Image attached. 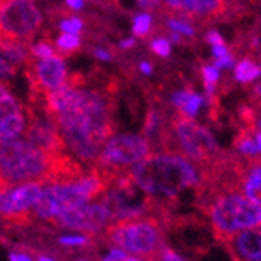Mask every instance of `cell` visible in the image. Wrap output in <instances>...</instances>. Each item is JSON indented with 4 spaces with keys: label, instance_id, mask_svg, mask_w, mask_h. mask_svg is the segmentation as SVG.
Here are the masks:
<instances>
[{
    "label": "cell",
    "instance_id": "1",
    "mask_svg": "<svg viewBox=\"0 0 261 261\" xmlns=\"http://www.w3.org/2000/svg\"><path fill=\"white\" fill-rule=\"evenodd\" d=\"M44 113L57 125L67 152L79 163L96 164L113 136V107L105 92L86 88L75 77L58 91L38 94Z\"/></svg>",
    "mask_w": 261,
    "mask_h": 261
},
{
    "label": "cell",
    "instance_id": "2",
    "mask_svg": "<svg viewBox=\"0 0 261 261\" xmlns=\"http://www.w3.org/2000/svg\"><path fill=\"white\" fill-rule=\"evenodd\" d=\"M197 166L178 153H153L128 171L135 186L153 199H171L199 183Z\"/></svg>",
    "mask_w": 261,
    "mask_h": 261
},
{
    "label": "cell",
    "instance_id": "3",
    "mask_svg": "<svg viewBox=\"0 0 261 261\" xmlns=\"http://www.w3.org/2000/svg\"><path fill=\"white\" fill-rule=\"evenodd\" d=\"M108 186V178L97 169H92V172L85 174L74 181L47 183L33 208V216L52 222L63 213L100 197Z\"/></svg>",
    "mask_w": 261,
    "mask_h": 261
},
{
    "label": "cell",
    "instance_id": "4",
    "mask_svg": "<svg viewBox=\"0 0 261 261\" xmlns=\"http://www.w3.org/2000/svg\"><path fill=\"white\" fill-rule=\"evenodd\" d=\"M210 218L219 236L261 225V206L243 196L238 189L222 185L210 203Z\"/></svg>",
    "mask_w": 261,
    "mask_h": 261
},
{
    "label": "cell",
    "instance_id": "5",
    "mask_svg": "<svg viewBox=\"0 0 261 261\" xmlns=\"http://www.w3.org/2000/svg\"><path fill=\"white\" fill-rule=\"evenodd\" d=\"M105 238L116 249L144 261H153L163 249V230L150 218L116 221L105 228Z\"/></svg>",
    "mask_w": 261,
    "mask_h": 261
},
{
    "label": "cell",
    "instance_id": "6",
    "mask_svg": "<svg viewBox=\"0 0 261 261\" xmlns=\"http://www.w3.org/2000/svg\"><path fill=\"white\" fill-rule=\"evenodd\" d=\"M150 142L146 136L125 133L111 136L102 147L94 169L100 171L110 183L117 175L125 174L127 168H133L150 155Z\"/></svg>",
    "mask_w": 261,
    "mask_h": 261
},
{
    "label": "cell",
    "instance_id": "7",
    "mask_svg": "<svg viewBox=\"0 0 261 261\" xmlns=\"http://www.w3.org/2000/svg\"><path fill=\"white\" fill-rule=\"evenodd\" d=\"M172 139L178 155L194 164L213 163L219 153V147L210 132L180 113L172 122Z\"/></svg>",
    "mask_w": 261,
    "mask_h": 261
},
{
    "label": "cell",
    "instance_id": "8",
    "mask_svg": "<svg viewBox=\"0 0 261 261\" xmlns=\"http://www.w3.org/2000/svg\"><path fill=\"white\" fill-rule=\"evenodd\" d=\"M42 27L35 0H0V36L30 44Z\"/></svg>",
    "mask_w": 261,
    "mask_h": 261
},
{
    "label": "cell",
    "instance_id": "9",
    "mask_svg": "<svg viewBox=\"0 0 261 261\" xmlns=\"http://www.w3.org/2000/svg\"><path fill=\"white\" fill-rule=\"evenodd\" d=\"M160 5L168 14L200 23L225 19L236 10L234 0H160Z\"/></svg>",
    "mask_w": 261,
    "mask_h": 261
},
{
    "label": "cell",
    "instance_id": "10",
    "mask_svg": "<svg viewBox=\"0 0 261 261\" xmlns=\"http://www.w3.org/2000/svg\"><path fill=\"white\" fill-rule=\"evenodd\" d=\"M42 181H27L0 191V218L10 222H25L42 193Z\"/></svg>",
    "mask_w": 261,
    "mask_h": 261
},
{
    "label": "cell",
    "instance_id": "11",
    "mask_svg": "<svg viewBox=\"0 0 261 261\" xmlns=\"http://www.w3.org/2000/svg\"><path fill=\"white\" fill-rule=\"evenodd\" d=\"M110 213L102 202L86 203L77 208H72L52 221L60 228L75 230L85 233H100L110 225Z\"/></svg>",
    "mask_w": 261,
    "mask_h": 261
},
{
    "label": "cell",
    "instance_id": "12",
    "mask_svg": "<svg viewBox=\"0 0 261 261\" xmlns=\"http://www.w3.org/2000/svg\"><path fill=\"white\" fill-rule=\"evenodd\" d=\"M29 77L33 89L36 91V96L55 92L69 82L66 63L60 55L29 61Z\"/></svg>",
    "mask_w": 261,
    "mask_h": 261
},
{
    "label": "cell",
    "instance_id": "13",
    "mask_svg": "<svg viewBox=\"0 0 261 261\" xmlns=\"http://www.w3.org/2000/svg\"><path fill=\"white\" fill-rule=\"evenodd\" d=\"M27 128V116L10 91L0 96V141L20 138Z\"/></svg>",
    "mask_w": 261,
    "mask_h": 261
},
{
    "label": "cell",
    "instance_id": "14",
    "mask_svg": "<svg viewBox=\"0 0 261 261\" xmlns=\"http://www.w3.org/2000/svg\"><path fill=\"white\" fill-rule=\"evenodd\" d=\"M236 189L249 200L261 206V158L255 156L244 163H236Z\"/></svg>",
    "mask_w": 261,
    "mask_h": 261
},
{
    "label": "cell",
    "instance_id": "15",
    "mask_svg": "<svg viewBox=\"0 0 261 261\" xmlns=\"http://www.w3.org/2000/svg\"><path fill=\"white\" fill-rule=\"evenodd\" d=\"M234 261H246L261 255V225L230 234L224 240Z\"/></svg>",
    "mask_w": 261,
    "mask_h": 261
},
{
    "label": "cell",
    "instance_id": "16",
    "mask_svg": "<svg viewBox=\"0 0 261 261\" xmlns=\"http://www.w3.org/2000/svg\"><path fill=\"white\" fill-rule=\"evenodd\" d=\"M234 147L238 152H241L243 155H246L247 158H255L261 153L256 141L253 138V130H247L240 133V136L234 141Z\"/></svg>",
    "mask_w": 261,
    "mask_h": 261
},
{
    "label": "cell",
    "instance_id": "17",
    "mask_svg": "<svg viewBox=\"0 0 261 261\" xmlns=\"http://www.w3.org/2000/svg\"><path fill=\"white\" fill-rule=\"evenodd\" d=\"M258 75H261V67L256 66L252 60H243L234 67V77L241 83H249L255 80Z\"/></svg>",
    "mask_w": 261,
    "mask_h": 261
},
{
    "label": "cell",
    "instance_id": "18",
    "mask_svg": "<svg viewBox=\"0 0 261 261\" xmlns=\"http://www.w3.org/2000/svg\"><path fill=\"white\" fill-rule=\"evenodd\" d=\"M58 27L66 35H80L85 29V22L79 16H66L58 22Z\"/></svg>",
    "mask_w": 261,
    "mask_h": 261
},
{
    "label": "cell",
    "instance_id": "19",
    "mask_svg": "<svg viewBox=\"0 0 261 261\" xmlns=\"http://www.w3.org/2000/svg\"><path fill=\"white\" fill-rule=\"evenodd\" d=\"M152 29V16L149 13H139L133 19V35L144 38Z\"/></svg>",
    "mask_w": 261,
    "mask_h": 261
},
{
    "label": "cell",
    "instance_id": "20",
    "mask_svg": "<svg viewBox=\"0 0 261 261\" xmlns=\"http://www.w3.org/2000/svg\"><path fill=\"white\" fill-rule=\"evenodd\" d=\"M82 41H80V36L77 35H66V33H61L57 39V49L63 54H72L75 52L79 47H80Z\"/></svg>",
    "mask_w": 261,
    "mask_h": 261
},
{
    "label": "cell",
    "instance_id": "21",
    "mask_svg": "<svg viewBox=\"0 0 261 261\" xmlns=\"http://www.w3.org/2000/svg\"><path fill=\"white\" fill-rule=\"evenodd\" d=\"M168 27L172 30V33L185 35V36H194V29H193L191 23H189V20H186V19L169 16L168 17Z\"/></svg>",
    "mask_w": 261,
    "mask_h": 261
},
{
    "label": "cell",
    "instance_id": "22",
    "mask_svg": "<svg viewBox=\"0 0 261 261\" xmlns=\"http://www.w3.org/2000/svg\"><path fill=\"white\" fill-rule=\"evenodd\" d=\"M54 55H57L54 45L47 41H39L30 47V57H33V60H45Z\"/></svg>",
    "mask_w": 261,
    "mask_h": 261
},
{
    "label": "cell",
    "instance_id": "23",
    "mask_svg": "<svg viewBox=\"0 0 261 261\" xmlns=\"http://www.w3.org/2000/svg\"><path fill=\"white\" fill-rule=\"evenodd\" d=\"M202 75H203V80H205V85H206V91L211 96L213 88H215L216 82L219 80V70L215 66H205L202 69Z\"/></svg>",
    "mask_w": 261,
    "mask_h": 261
},
{
    "label": "cell",
    "instance_id": "24",
    "mask_svg": "<svg viewBox=\"0 0 261 261\" xmlns=\"http://www.w3.org/2000/svg\"><path fill=\"white\" fill-rule=\"evenodd\" d=\"M200 105H202V97H200V96H196V94H193V96L189 97V100L180 108V110H181L180 114L191 119V117L196 116V113H197V110L200 108Z\"/></svg>",
    "mask_w": 261,
    "mask_h": 261
},
{
    "label": "cell",
    "instance_id": "25",
    "mask_svg": "<svg viewBox=\"0 0 261 261\" xmlns=\"http://www.w3.org/2000/svg\"><path fill=\"white\" fill-rule=\"evenodd\" d=\"M60 244L67 246V247H74V246H86L89 244V236L86 234H70V236H61Z\"/></svg>",
    "mask_w": 261,
    "mask_h": 261
},
{
    "label": "cell",
    "instance_id": "26",
    "mask_svg": "<svg viewBox=\"0 0 261 261\" xmlns=\"http://www.w3.org/2000/svg\"><path fill=\"white\" fill-rule=\"evenodd\" d=\"M150 47H152V50L158 55V57H168L171 54V44L168 39H164V38H158V39H153L150 42Z\"/></svg>",
    "mask_w": 261,
    "mask_h": 261
},
{
    "label": "cell",
    "instance_id": "27",
    "mask_svg": "<svg viewBox=\"0 0 261 261\" xmlns=\"http://www.w3.org/2000/svg\"><path fill=\"white\" fill-rule=\"evenodd\" d=\"M158 127H160V116H158V113L155 110H150L147 113V119H146V125H144L147 138H150L156 132Z\"/></svg>",
    "mask_w": 261,
    "mask_h": 261
},
{
    "label": "cell",
    "instance_id": "28",
    "mask_svg": "<svg viewBox=\"0 0 261 261\" xmlns=\"http://www.w3.org/2000/svg\"><path fill=\"white\" fill-rule=\"evenodd\" d=\"M14 74H16V67L11 63H8L2 55H0V80H2V82L10 80V79L14 77Z\"/></svg>",
    "mask_w": 261,
    "mask_h": 261
},
{
    "label": "cell",
    "instance_id": "29",
    "mask_svg": "<svg viewBox=\"0 0 261 261\" xmlns=\"http://www.w3.org/2000/svg\"><path fill=\"white\" fill-rule=\"evenodd\" d=\"M153 261H188V259H185L183 256H180L178 253L172 252V250L168 249V247H163V249L158 252V255L153 258Z\"/></svg>",
    "mask_w": 261,
    "mask_h": 261
},
{
    "label": "cell",
    "instance_id": "30",
    "mask_svg": "<svg viewBox=\"0 0 261 261\" xmlns=\"http://www.w3.org/2000/svg\"><path fill=\"white\" fill-rule=\"evenodd\" d=\"M193 96V92L191 91H188V89H185V91H178V92H174L172 94V103L175 105V107H178V108H181L188 100H189V97Z\"/></svg>",
    "mask_w": 261,
    "mask_h": 261
},
{
    "label": "cell",
    "instance_id": "31",
    "mask_svg": "<svg viewBox=\"0 0 261 261\" xmlns=\"http://www.w3.org/2000/svg\"><path fill=\"white\" fill-rule=\"evenodd\" d=\"M206 39L211 45H224V39L218 32H210L206 35Z\"/></svg>",
    "mask_w": 261,
    "mask_h": 261
},
{
    "label": "cell",
    "instance_id": "32",
    "mask_svg": "<svg viewBox=\"0 0 261 261\" xmlns=\"http://www.w3.org/2000/svg\"><path fill=\"white\" fill-rule=\"evenodd\" d=\"M213 55H215L216 60L227 57V55H228V50H227L225 44H224V45H213Z\"/></svg>",
    "mask_w": 261,
    "mask_h": 261
},
{
    "label": "cell",
    "instance_id": "33",
    "mask_svg": "<svg viewBox=\"0 0 261 261\" xmlns=\"http://www.w3.org/2000/svg\"><path fill=\"white\" fill-rule=\"evenodd\" d=\"M94 55H96V58L100 61H111L113 60V55L105 49H96L94 50Z\"/></svg>",
    "mask_w": 261,
    "mask_h": 261
},
{
    "label": "cell",
    "instance_id": "34",
    "mask_svg": "<svg viewBox=\"0 0 261 261\" xmlns=\"http://www.w3.org/2000/svg\"><path fill=\"white\" fill-rule=\"evenodd\" d=\"M66 5L72 11H80L85 7V0H66Z\"/></svg>",
    "mask_w": 261,
    "mask_h": 261
},
{
    "label": "cell",
    "instance_id": "35",
    "mask_svg": "<svg viewBox=\"0 0 261 261\" xmlns=\"http://www.w3.org/2000/svg\"><path fill=\"white\" fill-rule=\"evenodd\" d=\"M231 64H233V58H231L230 55H227V57L219 58V60L215 61V67H216V69H219V67H230Z\"/></svg>",
    "mask_w": 261,
    "mask_h": 261
},
{
    "label": "cell",
    "instance_id": "36",
    "mask_svg": "<svg viewBox=\"0 0 261 261\" xmlns=\"http://www.w3.org/2000/svg\"><path fill=\"white\" fill-rule=\"evenodd\" d=\"M138 2L142 8H147V10L156 8L160 5V0H138Z\"/></svg>",
    "mask_w": 261,
    "mask_h": 261
},
{
    "label": "cell",
    "instance_id": "37",
    "mask_svg": "<svg viewBox=\"0 0 261 261\" xmlns=\"http://www.w3.org/2000/svg\"><path fill=\"white\" fill-rule=\"evenodd\" d=\"M10 261H32V258L25 253H19V252H13L10 255Z\"/></svg>",
    "mask_w": 261,
    "mask_h": 261
},
{
    "label": "cell",
    "instance_id": "38",
    "mask_svg": "<svg viewBox=\"0 0 261 261\" xmlns=\"http://www.w3.org/2000/svg\"><path fill=\"white\" fill-rule=\"evenodd\" d=\"M139 70H141L142 74L149 75V74H152V64H149L147 61H142V63L139 64Z\"/></svg>",
    "mask_w": 261,
    "mask_h": 261
},
{
    "label": "cell",
    "instance_id": "39",
    "mask_svg": "<svg viewBox=\"0 0 261 261\" xmlns=\"http://www.w3.org/2000/svg\"><path fill=\"white\" fill-rule=\"evenodd\" d=\"M135 38H128V39H124V41H121V49H132V47L135 45Z\"/></svg>",
    "mask_w": 261,
    "mask_h": 261
},
{
    "label": "cell",
    "instance_id": "40",
    "mask_svg": "<svg viewBox=\"0 0 261 261\" xmlns=\"http://www.w3.org/2000/svg\"><path fill=\"white\" fill-rule=\"evenodd\" d=\"M253 138H255L256 144H258V147L261 150V132H253Z\"/></svg>",
    "mask_w": 261,
    "mask_h": 261
},
{
    "label": "cell",
    "instance_id": "41",
    "mask_svg": "<svg viewBox=\"0 0 261 261\" xmlns=\"http://www.w3.org/2000/svg\"><path fill=\"white\" fill-rule=\"evenodd\" d=\"M255 94H258V96H261V83H258L255 86Z\"/></svg>",
    "mask_w": 261,
    "mask_h": 261
},
{
    "label": "cell",
    "instance_id": "42",
    "mask_svg": "<svg viewBox=\"0 0 261 261\" xmlns=\"http://www.w3.org/2000/svg\"><path fill=\"white\" fill-rule=\"evenodd\" d=\"M38 261H55V259H52V258H49V256H39Z\"/></svg>",
    "mask_w": 261,
    "mask_h": 261
},
{
    "label": "cell",
    "instance_id": "43",
    "mask_svg": "<svg viewBox=\"0 0 261 261\" xmlns=\"http://www.w3.org/2000/svg\"><path fill=\"white\" fill-rule=\"evenodd\" d=\"M246 261H261V255H258V256H253V258H249V259H246Z\"/></svg>",
    "mask_w": 261,
    "mask_h": 261
},
{
    "label": "cell",
    "instance_id": "44",
    "mask_svg": "<svg viewBox=\"0 0 261 261\" xmlns=\"http://www.w3.org/2000/svg\"><path fill=\"white\" fill-rule=\"evenodd\" d=\"M258 125H259V128H261V119H259V122H258Z\"/></svg>",
    "mask_w": 261,
    "mask_h": 261
},
{
    "label": "cell",
    "instance_id": "45",
    "mask_svg": "<svg viewBox=\"0 0 261 261\" xmlns=\"http://www.w3.org/2000/svg\"><path fill=\"white\" fill-rule=\"evenodd\" d=\"M259 58H261V49H259Z\"/></svg>",
    "mask_w": 261,
    "mask_h": 261
}]
</instances>
